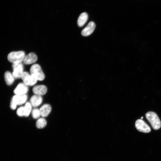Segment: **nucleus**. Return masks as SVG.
I'll use <instances>...</instances> for the list:
<instances>
[{
    "instance_id": "obj_8",
    "label": "nucleus",
    "mask_w": 161,
    "mask_h": 161,
    "mask_svg": "<svg viewBox=\"0 0 161 161\" xmlns=\"http://www.w3.org/2000/svg\"><path fill=\"white\" fill-rule=\"evenodd\" d=\"M28 91L27 86L23 83H19L14 90V93L16 95H25Z\"/></svg>"
},
{
    "instance_id": "obj_13",
    "label": "nucleus",
    "mask_w": 161,
    "mask_h": 161,
    "mask_svg": "<svg viewBox=\"0 0 161 161\" xmlns=\"http://www.w3.org/2000/svg\"><path fill=\"white\" fill-rule=\"evenodd\" d=\"M51 110L50 105L48 104L43 105L39 109L41 116L43 117H47Z\"/></svg>"
},
{
    "instance_id": "obj_2",
    "label": "nucleus",
    "mask_w": 161,
    "mask_h": 161,
    "mask_svg": "<svg viewBox=\"0 0 161 161\" xmlns=\"http://www.w3.org/2000/svg\"><path fill=\"white\" fill-rule=\"evenodd\" d=\"M25 52L22 51H13L7 56L8 60L13 64L21 62L25 56Z\"/></svg>"
},
{
    "instance_id": "obj_16",
    "label": "nucleus",
    "mask_w": 161,
    "mask_h": 161,
    "mask_svg": "<svg viewBox=\"0 0 161 161\" xmlns=\"http://www.w3.org/2000/svg\"><path fill=\"white\" fill-rule=\"evenodd\" d=\"M47 123L46 120L43 117L38 119L36 123V127L38 129H41L45 127Z\"/></svg>"
},
{
    "instance_id": "obj_15",
    "label": "nucleus",
    "mask_w": 161,
    "mask_h": 161,
    "mask_svg": "<svg viewBox=\"0 0 161 161\" xmlns=\"http://www.w3.org/2000/svg\"><path fill=\"white\" fill-rule=\"evenodd\" d=\"M4 78L6 83L8 85H11L14 82L15 78L12 73L9 71H6L4 74Z\"/></svg>"
},
{
    "instance_id": "obj_3",
    "label": "nucleus",
    "mask_w": 161,
    "mask_h": 161,
    "mask_svg": "<svg viewBox=\"0 0 161 161\" xmlns=\"http://www.w3.org/2000/svg\"><path fill=\"white\" fill-rule=\"evenodd\" d=\"M30 74L37 80L42 81L45 78L44 75L40 66L38 64H33L30 69Z\"/></svg>"
},
{
    "instance_id": "obj_10",
    "label": "nucleus",
    "mask_w": 161,
    "mask_h": 161,
    "mask_svg": "<svg viewBox=\"0 0 161 161\" xmlns=\"http://www.w3.org/2000/svg\"><path fill=\"white\" fill-rule=\"evenodd\" d=\"M37 59V56L35 53L30 52L25 56L23 61L26 64H30L36 62Z\"/></svg>"
},
{
    "instance_id": "obj_12",
    "label": "nucleus",
    "mask_w": 161,
    "mask_h": 161,
    "mask_svg": "<svg viewBox=\"0 0 161 161\" xmlns=\"http://www.w3.org/2000/svg\"><path fill=\"white\" fill-rule=\"evenodd\" d=\"M30 103L32 106L35 107L39 106L42 101L41 96L35 95L31 97Z\"/></svg>"
},
{
    "instance_id": "obj_20",
    "label": "nucleus",
    "mask_w": 161,
    "mask_h": 161,
    "mask_svg": "<svg viewBox=\"0 0 161 161\" xmlns=\"http://www.w3.org/2000/svg\"><path fill=\"white\" fill-rule=\"evenodd\" d=\"M143 117H141V119H143Z\"/></svg>"
},
{
    "instance_id": "obj_6",
    "label": "nucleus",
    "mask_w": 161,
    "mask_h": 161,
    "mask_svg": "<svg viewBox=\"0 0 161 161\" xmlns=\"http://www.w3.org/2000/svg\"><path fill=\"white\" fill-rule=\"evenodd\" d=\"M12 67L13 69L12 74L14 78L16 79L21 78L24 72V66L22 63L13 64Z\"/></svg>"
},
{
    "instance_id": "obj_18",
    "label": "nucleus",
    "mask_w": 161,
    "mask_h": 161,
    "mask_svg": "<svg viewBox=\"0 0 161 161\" xmlns=\"http://www.w3.org/2000/svg\"><path fill=\"white\" fill-rule=\"evenodd\" d=\"M32 115L33 118L36 119L38 118L41 116L39 109L35 108L32 111Z\"/></svg>"
},
{
    "instance_id": "obj_7",
    "label": "nucleus",
    "mask_w": 161,
    "mask_h": 161,
    "mask_svg": "<svg viewBox=\"0 0 161 161\" xmlns=\"http://www.w3.org/2000/svg\"><path fill=\"white\" fill-rule=\"evenodd\" d=\"M135 126L137 129L140 132L148 133L150 132L151 129L148 125L142 119L136 120Z\"/></svg>"
},
{
    "instance_id": "obj_4",
    "label": "nucleus",
    "mask_w": 161,
    "mask_h": 161,
    "mask_svg": "<svg viewBox=\"0 0 161 161\" xmlns=\"http://www.w3.org/2000/svg\"><path fill=\"white\" fill-rule=\"evenodd\" d=\"M27 96L26 94L16 95L12 97L10 103V107L13 110L15 109L17 105H21L25 103L27 100Z\"/></svg>"
},
{
    "instance_id": "obj_14",
    "label": "nucleus",
    "mask_w": 161,
    "mask_h": 161,
    "mask_svg": "<svg viewBox=\"0 0 161 161\" xmlns=\"http://www.w3.org/2000/svg\"><path fill=\"white\" fill-rule=\"evenodd\" d=\"M88 18V15L87 13L83 12L79 16L78 20V24L79 26L81 27L87 21Z\"/></svg>"
},
{
    "instance_id": "obj_9",
    "label": "nucleus",
    "mask_w": 161,
    "mask_h": 161,
    "mask_svg": "<svg viewBox=\"0 0 161 161\" xmlns=\"http://www.w3.org/2000/svg\"><path fill=\"white\" fill-rule=\"evenodd\" d=\"M95 24L93 21L89 22L86 26L82 30L81 35L84 36H88L91 34L94 30Z\"/></svg>"
},
{
    "instance_id": "obj_1",
    "label": "nucleus",
    "mask_w": 161,
    "mask_h": 161,
    "mask_svg": "<svg viewBox=\"0 0 161 161\" xmlns=\"http://www.w3.org/2000/svg\"><path fill=\"white\" fill-rule=\"evenodd\" d=\"M145 116L154 129L158 130L160 128L161 122L156 113L152 112H149L146 113Z\"/></svg>"
},
{
    "instance_id": "obj_5",
    "label": "nucleus",
    "mask_w": 161,
    "mask_h": 161,
    "mask_svg": "<svg viewBox=\"0 0 161 161\" xmlns=\"http://www.w3.org/2000/svg\"><path fill=\"white\" fill-rule=\"evenodd\" d=\"M23 83L27 86H32L36 83L37 80L28 72H24L21 77Z\"/></svg>"
},
{
    "instance_id": "obj_17",
    "label": "nucleus",
    "mask_w": 161,
    "mask_h": 161,
    "mask_svg": "<svg viewBox=\"0 0 161 161\" xmlns=\"http://www.w3.org/2000/svg\"><path fill=\"white\" fill-rule=\"evenodd\" d=\"M24 107V116L27 117L31 111L32 106L30 102H27Z\"/></svg>"
},
{
    "instance_id": "obj_19",
    "label": "nucleus",
    "mask_w": 161,
    "mask_h": 161,
    "mask_svg": "<svg viewBox=\"0 0 161 161\" xmlns=\"http://www.w3.org/2000/svg\"><path fill=\"white\" fill-rule=\"evenodd\" d=\"M24 107L22 106L19 107L17 110L16 113L18 116L22 117L24 116Z\"/></svg>"
},
{
    "instance_id": "obj_11",
    "label": "nucleus",
    "mask_w": 161,
    "mask_h": 161,
    "mask_svg": "<svg viewBox=\"0 0 161 161\" xmlns=\"http://www.w3.org/2000/svg\"><path fill=\"white\" fill-rule=\"evenodd\" d=\"M32 91L35 95L41 96L46 93L47 88L46 86L44 85H38L33 87Z\"/></svg>"
}]
</instances>
